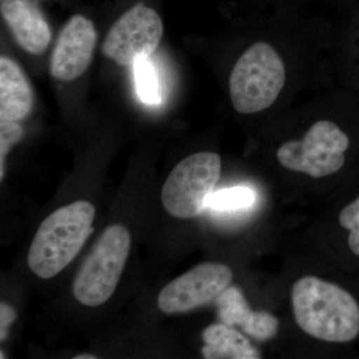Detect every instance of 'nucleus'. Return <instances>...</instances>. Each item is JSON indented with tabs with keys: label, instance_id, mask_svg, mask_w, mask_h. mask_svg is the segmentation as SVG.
I'll return each instance as SVG.
<instances>
[{
	"label": "nucleus",
	"instance_id": "obj_16",
	"mask_svg": "<svg viewBox=\"0 0 359 359\" xmlns=\"http://www.w3.org/2000/svg\"><path fill=\"white\" fill-rule=\"evenodd\" d=\"M339 223L351 231L348 245L353 254L359 257V197L340 212Z\"/></svg>",
	"mask_w": 359,
	"mask_h": 359
},
{
	"label": "nucleus",
	"instance_id": "obj_7",
	"mask_svg": "<svg viewBox=\"0 0 359 359\" xmlns=\"http://www.w3.org/2000/svg\"><path fill=\"white\" fill-rule=\"evenodd\" d=\"M163 22L154 9L136 4L123 14L104 40L103 53L121 66L150 57L163 36Z\"/></svg>",
	"mask_w": 359,
	"mask_h": 359
},
{
	"label": "nucleus",
	"instance_id": "obj_18",
	"mask_svg": "<svg viewBox=\"0 0 359 359\" xmlns=\"http://www.w3.org/2000/svg\"><path fill=\"white\" fill-rule=\"evenodd\" d=\"M15 311L9 304H7L6 302H2L0 304V334H1V341L6 339L8 327L15 320Z\"/></svg>",
	"mask_w": 359,
	"mask_h": 359
},
{
	"label": "nucleus",
	"instance_id": "obj_15",
	"mask_svg": "<svg viewBox=\"0 0 359 359\" xmlns=\"http://www.w3.org/2000/svg\"><path fill=\"white\" fill-rule=\"evenodd\" d=\"M256 198V193L249 187H233L212 193L207 208L217 212H235L252 207Z\"/></svg>",
	"mask_w": 359,
	"mask_h": 359
},
{
	"label": "nucleus",
	"instance_id": "obj_14",
	"mask_svg": "<svg viewBox=\"0 0 359 359\" xmlns=\"http://www.w3.org/2000/svg\"><path fill=\"white\" fill-rule=\"evenodd\" d=\"M133 68L137 93L142 102L151 106L162 102V86L154 63L149 57L144 58L137 61Z\"/></svg>",
	"mask_w": 359,
	"mask_h": 359
},
{
	"label": "nucleus",
	"instance_id": "obj_11",
	"mask_svg": "<svg viewBox=\"0 0 359 359\" xmlns=\"http://www.w3.org/2000/svg\"><path fill=\"white\" fill-rule=\"evenodd\" d=\"M1 14L21 48L32 54L46 50L51 32L43 16L29 0H0Z\"/></svg>",
	"mask_w": 359,
	"mask_h": 359
},
{
	"label": "nucleus",
	"instance_id": "obj_13",
	"mask_svg": "<svg viewBox=\"0 0 359 359\" xmlns=\"http://www.w3.org/2000/svg\"><path fill=\"white\" fill-rule=\"evenodd\" d=\"M205 346L202 353L207 359H257L261 353L249 339L224 323L210 325L203 332Z\"/></svg>",
	"mask_w": 359,
	"mask_h": 359
},
{
	"label": "nucleus",
	"instance_id": "obj_17",
	"mask_svg": "<svg viewBox=\"0 0 359 359\" xmlns=\"http://www.w3.org/2000/svg\"><path fill=\"white\" fill-rule=\"evenodd\" d=\"M23 130L18 122L1 121L0 123V164H1V180L4 179V159L9 150L22 138Z\"/></svg>",
	"mask_w": 359,
	"mask_h": 359
},
{
	"label": "nucleus",
	"instance_id": "obj_3",
	"mask_svg": "<svg viewBox=\"0 0 359 359\" xmlns=\"http://www.w3.org/2000/svg\"><path fill=\"white\" fill-rule=\"evenodd\" d=\"M285 83L282 57L271 44L257 42L243 53L231 70V104L242 114L262 112L276 102Z\"/></svg>",
	"mask_w": 359,
	"mask_h": 359
},
{
	"label": "nucleus",
	"instance_id": "obj_2",
	"mask_svg": "<svg viewBox=\"0 0 359 359\" xmlns=\"http://www.w3.org/2000/svg\"><path fill=\"white\" fill-rule=\"evenodd\" d=\"M95 208L77 201L59 208L40 224L27 263L34 275L48 280L58 275L79 254L92 231Z\"/></svg>",
	"mask_w": 359,
	"mask_h": 359
},
{
	"label": "nucleus",
	"instance_id": "obj_19",
	"mask_svg": "<svg viewBox=\"0 0 359 359\" xmlns=\"http://www.w3.org/2000/svg\"><path fill=\"white\" fill-rule=\"evenodd\" d=\"M98 358L93 354H80V355L75 356L74 359H96Z\"/></svg>",
	"mask_w": 359,
	"mask_h": 359
},
{
	"label": "nucleus",
	"instance_id": "obj_4",
	"mask_svg": "<svg viewBox=\"0 0 359 359\" xmlns=\"http://www.w3.org/2000/svg\"><path fill=\"white\" fill-rule=\"evenodd\" d=\"M131 248L126 226L111 224L97 240L91 252L79 269L72 290L83 306H101L114 294L121 278Z\"/></svg>",
	"mask_w": 359,
	"mask_h": 359
},
{
	"label": "nucleus",
	"instance_id": "obj_9",
	"mask_svg": "<svg viewBox=\"0 0 359 359\" xmlns=\"http://www.w3.org/2000/svg\"><path fill=\"white\" fill-rule=\"evenodd\" d=\"M96 41L93 23L84 16H72L61 30L52 53V76L67 82L84 74L91 63Z\"/></svg>",
	"mask_w": 359,
	"mask_h": 359
},
{
	"label": "nucleus",
	"instance_id": "obj_10",
	"mask_svg": "<svg viewBox=\"0 0 359 359\" xmlns=\"http://www.w3.org/2000/svg\"><path fill=\"white\" fill-rule=\"evenodd\" d=\"M217 311L222 323L240 327L252 339L264 341L278 334V318L264 311H252L242 290L228 287L216 299Z\"/></svg>",
	"mask_w": 359,
	"mask_h": 359
},
{
	"label": "nucleus",
	"instance_id": "obj_8",
	"mask_svg": "<svg viewBox=\"0 0 359 359\" xmlns=\"http://www.w3.org/2000/svg\"><path fill=\"white\" fill-rule=\"evenodd\" d=\"M231 280L233 271L226 264H201L165 285L158 306L167 314L188 313L216 301Z\"/></svg>",
	"mask_w": 359,
	"mask_h": 359
},
{
	"label": "nucleus",
	"instance_id": "obj_1",
	"mask_svg": "<svg viewBox=\"0 0 359 359\" xmlns=\"http://www.w3.org/2000/svg\"><path fill=\"white\" fill-rule=\"evenodd\" d=\"M297 325L314 339L348 342L359 334V306L346 290L316 276H306L292 290Z\"/></svg>",
	"mask_w": 359,
	"mask_h": 359
},
{
	"label": "nucleus",
	"instance_id": "obj_12",
	"mask_svg": "<svg viewBox=\"0 0 359 359\" xmlns=\"http://www.w3.org/2000/svg\"><path fill=\"white\" fill-rule=\"evenodd\" d=\"M34 95L20 65L13 59H0V121L18 122L30 114Z\"/></svg>",
	"mask_w": 359,
	"mask_h": 359
},
{
	"label": "nucleus",
	"instance_id": "obj_6",
	"mask_svg": "<svg viewBox=\"0 0 359 359\" xmlns=\"http://www.w3.org/2000/svg\"><path fill=\"white\" fill-rule=\"evenodd\" d=\"M349 146L351 139L339 125L321 120L314 123L302 140L283 144L276 158L285 169L320 179L344 166Z\"/></svg>",
	"mask_w": 359,
	"mask_h": 359
},
{
	"label": "nucleus",
	"instance_id": "obj_5",
	"mask_svg": "<svg viewBox=\"0 0 359 359\" xmlns=\"http://www.w3.org/2000/svg\"><path fill=\"white\" fill-rule=\"evenodd\" d=\"M221 169V157L216 153H195L182 160L163 186L161 199L166 211L178 219L199 216L207 208Z\"/></svg>",
	"mask_w": 359,
	"mask_h": 359
}]
</instances>
